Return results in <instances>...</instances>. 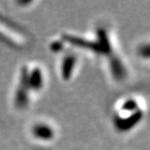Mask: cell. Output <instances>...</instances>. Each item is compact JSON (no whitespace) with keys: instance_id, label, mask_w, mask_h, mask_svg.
Masks as SVG:
<instances>
[{"instance_id":"7a4b0ae2","label":"cell","mask_w":150,"mask_h":150,"mask_svg":"<svg viewBox=\"0 0 150 150\" xmlns=\"http://www.w3.org/2000/svg\"><path fill=\"white\" fill-rule=\"evenodd\" d=\"M26 69L27 67L22 69L19 83L14 94V103L18 108H24L28 104V91H30V89L27 83Z\"/></svg>"},{"instance_id":"52a82bcc","label":"cell","mask_w":150,"mask_h":150,"mask_svg":"<svg viewBox=\"0 0 150 150\" xmlns=\"http://www.w3.org/2000/svg\"><path fill=\"white\" fill-rule=\"evenodd\" d=\"M140 110L138 101L135 98H127L123 102L120 107L119 113H133Z\"/></svg>"},{"instance_id":"8992f818","label":"cell","mask_w":150,"mask_h":150,"mask_svg":"<svg viewBox=\"0 0 150 150\" xmlns=\"http://www.w3.org/2000/svg\"><path fill=\"white\" fill-rule=\"evenodd\" d=\"M111 73L112 75L118 80H121L126 75V71L122 62L118 58H112L111 59Z\"/></svg>"},{"instance_id":"277c9868","label":"cell","mask_w":150,"mask_h":150,"mask_svg":"<svg viewBox=\"0 0 150 150\" xmlns=\"http://www.w3.org/2000/svg\"><path fill=\"white\" fill-rule=\"evenodd\" d=\"M32 133L35 139L41 141H50L54 137V130L53 128L45 123L34 124L32 129Z\"/></svg>"},{"instance_id":"5b68a950","label":"cell","mask_w":150,"mask_h":150,"mask_svg":"<svg viewBox=\"0 0 150 150\" xmlns=\"http://www.w3.org/2000/svg\"><path fill=\"white\" fill-rule=\"evenodd\" d=\"M76 64H77V59L73 54H69L63 59L60 67L61 76L63 79L68 81L72 78Z\"/></svg>"},{"instance_id":"3957f363","label":"cell","mask_w":150,"mask_h":150,"mask_svg":"<svg viewBox=\"0 0 150 150\" xmlns=\"http://www.w3.org/2000/svg\"><path fill=\"white\" fill-rule=\"evenodd\" d=\"M26 79L27 83L30 90L38 91L43 87V74L39 67H34L33 69H26Z\"/></svg>"},{"instance_id":"6da1fadb","label":"cell","mask_w":150,"mask_h":150,"mask_svg":"<svg viewBox=\"0 0 150 150\" xmlns=\"http://www.w3.org/2000/svg\"><path fill=\"white\" fill-rule=\"evenodd\" d=\"M144 117V112L139 110L133 113H118L114 118L115 128L120 132H127L134 128Z\"/></svg>"}]
</instances>
